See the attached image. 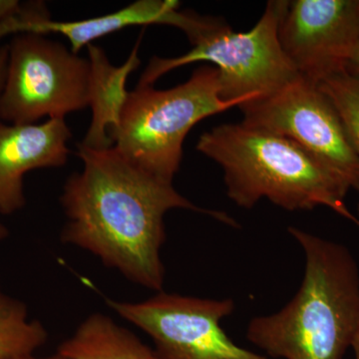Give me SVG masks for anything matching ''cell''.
Listing matches in <instances>:
<instances>
[{"instance_id": "cell-14", "label": "cell", "mask_w": 359, "mask_h": 359, "mask_svg": "<svg viewBox=\"0 0 359 359\" xmlns=\"http://www.w3.org/2000/svg\"><path fill=\"white\" fill-rule=\"evenodd\" d=\"M47 339L48 332L29 320L25 304L0 292V359L32 358Z\"/></svg>"}, {"instance_id": "cell-10", "label": "cell", "mask_w": 359, "mask_h": 359, "mask_svg": "<svg viewBox=\"0 0 359 359\" xmlns=\"http://www.w3.org/2000/svg\"><path fill=\"white\" fill-rule=\"evenodd\" d=\"M71 138L65 118H52L41 124L0 122V214H14L25 207L28 172L65 166Z\"/></svg>"}, {"instance_id": "cell-7", "label": "cell", "mask_w": 359, "mask_h": 359, "mask_svg": "<svg viewBox=\"0 0 359 359\" xmlns=\"http://www.w3.org/2000/svg\"><path fill=\"white\" fill-rule=\"evenodd\" d=\"M243 123L299 144L339 179L359 188V161L332 101L318 83L302 76L269 95L238 106Z\"/></svg>"}, {"instance_id": "cell-19", "label": "cell", "mask_w": 359, "mask_h": 359, "mask_svg": "<svg viewBox=\"0 0 359 359\" xmlns=\"http://www.w3.org/2000/svg\"><path fill=\"white\" fill-rule=\"evenodd\" d=\"M351 348L353 349L354 359H359V325L351 344Z\"/></svg>"}, {"instance_id": "cell-12", "label": "cell", "mask_w": 359, "mask_h": 359, "mask_svg": "<svg viewBox=\"0 0 359 359\" xmlns=\"http://www.w3.org/2000/svg\"><path fill=\"white\" fill-rule=\"evenodd\" d=\"M142 35L124 65H113L105 51L95 44L87 46L89 54V107L92 119L83 141L79 145L101 150L113 147V133L119 124L120 117L129 92L126 90L129 75L140 65L139 47Z\"/></svg>"}, {"instance_id": "cell-23", "label": "cell", "mask_w": 359, "mask_h": 359, "mask_svg": "<svg viewBox=\"0 0 359 359\" xmlns=\"http://www.w3.org/2000/svg\"><path fill=\"white\" fill-rule=\"evenodd\" d=\"M358 1H359V0H358Z\"/></svg>"}, {"instance_id": "cell-1", "label": "cell", "mask_w": 359, "mask_h": 359, "mask_svg": "<svg viewBox=\"0 0 359 359\" xmlns=\"http://www.w3.org/2000/svg\"><path fill=\"white\" fill-rule=\"evenodd\" d=\"M78 157L83 169L67 179L60 197L68 218L61 241L88 250L142 287L162 292L161 249L170 210H193L235 224L224 212L198 208L173 184L135 166L114 146L94 150L78 145Z\"/></svg>"}, {"instance_id": "cell-17", "label": "cell", "mask_w": 359, "mask_h": 359, "mask_svg": "<svg viewBox=\"0 0 359 359\" xmlns=\"http://www.w3.org/2000/svg\"><path fill=\"white\" fill-rule=\"evenodd\" d=\"M7 63H8V44L0 46V95L6 83Z\"/></svg>"}, {"instance_id": "cell-13", "label": "cell", "mask_w": 359, "mask_h": 359, "mask_svg": "<svg viewBox=\"0 0 359 359\" xmlns=\"http://www.w3.org/2000/svg\"><path fill=\"white\" fill-rule=\"evenodd\" d=\"M57 353L68 359H161L154 348L100 313L88 316Z\"/></svg>"}, {"instance_id": "cell-5", "label": "cell", "mask_w": 359, "mask_h": 359, "mask_svg": "<svg viewBox=\"0 0 359 359\" xmlns=\"http://www.w3.org/2000/svg\"><path fill=\"white\" fill-rule=\"evenodd\" d=\"M289 2L269 1L262 18L248 32H233L228 25L183 55L151 59L137 86H153L170 71L205 61L218 69L219 94L226 102L242 105L282 88L299 75L278 39V26Z\"/></svg>"}, {"instance_id": "cell-4", "label": "cell", "mask_w": 359, "mask_h": 359, "mask_svg": "<svg viewBox=\"0 0 359 359\" xmlns=\"http://www.w3.org/2000/svg\"><path fill=\"white\" fill-rule=\"evenodd\" d=\"M219 71L203 66L171 89L137 86L129 92L114 147L135 166L172 183L183 159L186 136L205 118L241 105L222 99Z\"/></svg>"}, {"instance_id": "cell-3", "label": "cell", "mask_w": 359, "mask_h": 359, "mask_svg": "<svg viewBox=\"0 0 359 359\" xmlns=\"http://www.w3.org/2000/svg\"><path fill=\"white\" fill-rule=\"evenodd\" d=\"M197 150L223 169L229 198L245 209L262 199L287 211L328 209L359 224L348 190L314 156L282 135L229 123L201 135Z\"/></svg>"}, {"instance_id": "cell-2", "label": "cell", "mask_w": 359, "mask_h": 359, "mask_svg": "<svg viewBox=\"0 0 359 359\" xmlns=\"http://www.w3.org/2000/svg\"><path fill=\"white\" fill-rule=\"evenodd\" d=\"M306 257L301 287L278 313L250 321L247 339L273 359H344L359 325V269L348 248L290 226Z\"/></svg>"}, {"instance_id": "cell-16", "label": "cell", "mask_w": 359, "mask_h": 359, "mask_svg": "<svg viewBox=\"0 0 359 359\" xmlns=\"http://www.w3.org/2000/svg\"><path fill=\"white\" fill-rule=\"evenodd\" d=\"M21 8L22 2L18 0H0V25L20 13Z\"/></svg>"}, {"instance_id": "cell-18", "label": "cell", "mask_w": 359, "mask_h": 359, "mask_svg": "<svg viewBox=\"0 0 359 359\" xmlns=\"http://www.w3.org/2000/svg\"><path fill=\"white\" fill-rule=\"evenodd\" d=\"M346 70L353 74L359 75V39L358 43L354 47L353 54L349 58L348 65H347Z\"/></svg>"}, {"instance_id": "cell-21", "label": "cell", "mask_w": 359, "mask_h": 359, "mask_svg": "<svg viewBox=\"0 0 359 359\" xmlns=\"http://www.w3.org/2000/svg\"><path fill=\"white\" fill-rule=\"evenodd\" d=\"M30 359H68L65 358V356L60 355L59 353H56L55 355L49 356V358H35V356H32Z\"/></svg>"}, {"instance_id": "cell-22", "label": "cell", "mask_w": 359, "mask_h": 359, "mask_svg": "<svg viewBox=\"0 0 359 359\" xmlns=\"http://www.w3.org/2000/svg\"><path fill=\"white\" fill-rule=\"evenodd\" d=\"M25 358V359H30V358Z\"/></svg>"}, {"instance_id": "cell-6", "label": "cell", "mask_w": 359, "mask_h": 359, "mask_svg": "<svg viewBox=\"0 0 359 359\" xmlns=\"http://www.w3.org/2000/svg\"><path fill=\"white\" fill-rule=\"evenodd\" d=\"M89 79L88 58L43 34H15L8 44L0 120L35 124L83 110L89 106Z\"/></svg>"}, {"instance_id": "cell-8", "label": "cell", "mask_w": 359, "mask_h": 359, "mask_svg": "<svg viewBox=\"0 0 359 359\" xmlns=\"http://www.w3.org/2000/svg\"><path fill=\"white\" fill-rule=\"evenodd\" d=\"M122 318L143 330L161 359H273L238 346L222 321L235 311L231 299L158 292L140 302L107 301Z\"/></svg>"}, {"instance_id": "cell-11", "label": "cell", "mask_w": 359, "mask_h": 359, "mask_svg": "<svg viewBox=\"0 0 359 359\" xmlns=\"http://www.w3.org/2000/svg\"><path fill=\"white\" fill-rule=\"evenodd\" d=\"M179 7L180 2L175 0H138L115 13L88 20L59 22L47 18L32 23L25 33H59L70 42L71 50L78 54L95 40L132 26H175L183 30L191 43L195 45L223 25L222 20L183 13Z\"/></svg>"}, {"instance_id": "cell-15", "label": "cell", "mask_w": 359, "mask_h": 359, "mask_svg": "<svg viewBox=\"0 0 359 359\" xmlns=\"http://www.w3.org/2000/svg\"><path fill=\"white\" fill-rule=\"evenodd\" d=\"M318 86L334 104L359 161V75L342 71L325 78Z\"/></svg>"}, {"instance_id": "cell-9", "label": "cell", "mask_w": 359, "mask_h": 359, "mask_svg": "<svg viewBox=\"0 0 359 359\" xmlns=\"http://www.w3.org/2000/svg\"><path fill=\"white\" fill-rule=\"evenodd\" d=\"M358 39V0L290 1L278 26L285 56L318 84L346 70Z\"/></svg>"}, {"instance_id": "cell-20", "label": "cell", "mask_w": 359, "mask_h": 359, "mask_svg": "<svg viewBox=\"0 0 359 359\" xmlns=\"http://www.w3.org/2000/svg\"><path fill=\"white\" fill-rule=\"evenodd\" d=\"M8 237V230L4 224H0V241Z\"/></svg>"}]
</instances>
